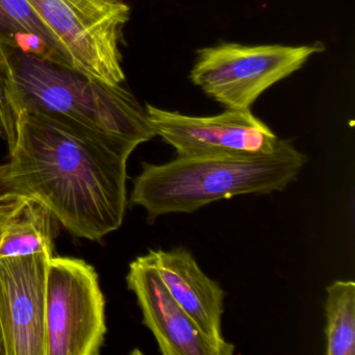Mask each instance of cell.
<instances>
[{"mask_svg": "<svg viewBox=\"0 0 355 355\" xmlns=\"http://www.w3.org/2000/svg\"><path fill=\"white\" fill-rule=\"evenodd\" d=\"M0 136L10 148L0 195L37 201L80 239L101 241L121 227L128 161L139 145L26 109L8 114Z\"/></svg>", "mask_w": 355, "mask_h": 355, "instance_id": "6da1fadb", "label": "cell"}, {"mask_svg": "<svg viewBox=\"0 0 355 355\" xmlns=\"http://www.w3.org/2000/svg\"><path fill=\"white\" fill-rule=\"evenodd\" d=\"M304 153L280 139L259 155L176 157L155 165L143 163L130 203L143 207L149 223L168 214H192L215 201L284 191L306 164Z\"/></svg>", "mask_w": 355, "mask_h": 355, "instance_id": "7a4b0ae2", "label": "cell"}, {"mask_svg": "<svg viewBox=\"0 0 355 355\" xmlns=\"http://www.w3.org/2000/svg\"><path fill=\"white\" fill-rule=\"evenodd\" d=\"M3 120L16 109L71 120L137 145L155 138L146 107L122 85H107L71 68L16 53L1 78Z\"/></svg>", "mask_w": 355, "mask_h": 355, "instance_id": "3957f363", "label": "cell"}, {"mask_svg": "<svg viewBox=\"0 0 355 355\" xmlns=\"http://www.w3.org/2000/svg\"><path fill=\"white\" fill-rule=\"evenodd\" d=\"M70 68L107 85L125 80L120 39L130 20L122 0H28Z\"/></svg>", "mask_w": 355, "mask_h": 355, "instance_id": "277c9868", "label": "cell"}, {"mask_svg": "<svg viewBox=\"0 0 355 355\" xmlns=\"http://www.w3.org/2000/svg\"><path fill=\"white\" fill-rule=\"evenodd\" d=\"M322 51L321 43L300 46L222 43L198 51L190 78L225 109H250L267 89L298 71Z\"/></svg>", "mask_w": 355, "mask_h": 355, "instance_id": "5b68a950", "label": "cell"}, {"mask_svg": "<svg viewBox=\"0 0 355 355\" xmlns=\"http://www.w3.org/2000/svg\"><path fill=\"white\" fill-rule=\"evenodd\" d=\"M105 334V296L94 268L83 259L51 257L45 355H98Z\"/></svg>", "mask_w": 355, "mask_h": 355, "instance_id": "8992f818", "label": "cell"}, {"mask_svg": "<svg viewBox=\"0 0 355 355\" xmlns=\"http://www.w3.org/2000/svg\"><path fill=\"white\" fill-rule=\"evenodd\" d=\"M155 136L178 157L259 155L277 147L280 139L250 109L228 110L215 116H189L146 105Z\"/></svg>", "mask_w": 355, "mask_h": 355, "instance_id": "52a82bcc", "label": "cell"}, {"mask_svg": "<svg viewBox=\"0 0 355 355\" xmlns=\"http://www.w3.org/2000/svg\"><path fill=\"white\" fill-rule=\"evenodd\" d=\"M45 253L0 257V326L6 355H45Z\"/></svg>", "mask_w": 355, "mask_h": 355, "instance_id": "ba28073f", "label": "cell"}, {"mask_svg": "<svg viewBox=\"0 0 355 355\" xmlns=\"http://www.w3.org/2000/svg\"><path fill=\"white\" fill-rule=\"evenodd\" d=\"M126 284L140 305L143 324L164 355H220L162 282L149 253L132 261Z\"/></svg>", "mask_w": 355, "mask_h": 355, "instance_id": "9c48e42d", "label": "cell"}, {"mask_svg": "<svg viewBox=\"0 0 355 355\" xmlns=\"http://www.w3.org/2000/svg\"><path fill=\"white\" fill-rule=\"evenodd\" d=\"M148 253L162 282L199 331L220 355H232L234 345L222 334L225 293L219 284L200 269L184 247L168 251L150 249Z\"/></svg>", "mask_w": 355, "mask_h": 355, "instance_id": "30bf717a", "label": "cell"}, {"mask_svg": "<svg viewBox=\"0 0 355 355\" xmlns=\"http://www.w3.org/2000/svg\"><path fill=\"white\" fill-rule=\"evenodd\" d=\"M16 53L70 68L55 37L28 0H0V80Z\"/></svg>", "mask_w": 355, "mask_h": 355, "instance_id": "8fae6325", "label": "cell"}, {"mask_svg": "<svg viewBox=\"0 0 355 355\" xmlns=\"http://www.w3.org/2000/svg\"><path fill=\"white\" fill-rule=\"evenodd\" d=\"M58 220L37 201L15 197L0 207V257H53Z\"/></svg>", "mask_w": 355, "mask_h": 355, "instance_id": "7c38bea8", "label": "cell"}, {"mask_svg": "<svg viewBox=\"0 0 355 355\" xmlns=\"http://www.w3.org/2000/svg\"><path fill=\"white\" fill-rule=\"evenodd\" d=\"M326 293V354L354 355L355 282L336 280Z\"/></svg>", "mask_w": 355, "mask_h": 355, "instance_id": "4fadbf2b", "label": "cell"}, {"mask_svg": "<svg viewBox=\"0 0 355 355\" xmlns=\"http://www.w3.org/2000/svg\"><path fill=\"white\" fill-rule=\"evenodd\" d=\"M3 112H5V103H3V90H1V80H0V122L3 119Z\"/></svg>", "mask_w": 355, "mask_h": 355, "instance_id": "5bb4252c", "label": "cell"}, {"mask_svg": "<svg viewBox=\"0 0 355 355\" xmlns=\"http://www.w3.org/2000/svg\"><path fill=\"white\" fill-rule=\"evenodd\" d=\"M0 355H6L5 343H3V330L0 326Z\"/></svg>", "mask_w": 355, "mask_h": 355, "instance_id": "9a60e30c", "label": "cell"}, {"mask_svg": "<svg viewBox=\"0 0 355 355\" xmlns=\"http://www.w3.org/2000/svg\"><path fill=\"white\" fill-rule=\"evenodd\" d=\"M8 199H10V198H8V197L3 196V195H0V207H1V205H3V203H5V201L8 200Z\"/></svg>", "mask_w": 355, "mask_h": 355, "instance_id": "2e32d148", "label": "cell"}, {"mask_svg": "<svg viewBox=\"0 0 355 355\" xmlns=\"http://www.w3.org/2000/svg\"><path fill=\"white\" fill-rule=\"evenodd\" d=\"M122 1H123V0H122Z\"/></svg>", "mask_w": 355, "mask_h": 355, "instance_id": "e0dca14e", "label": "cell"}]
</instances>
